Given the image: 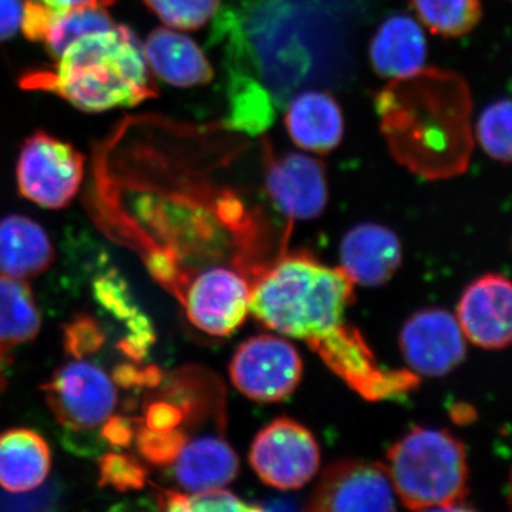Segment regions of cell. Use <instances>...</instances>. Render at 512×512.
<instances>
[{
	"instance_id": "1",
	"label": "cell",
	"mask_w": 512,
	"mask_h": 512,
	"mask_svg": "<svg viewBox=\"0 0 512 512\" xmlns=\"http://www.w3.org/2000/svg\"><path fill=\"white\" fill-rule=\"evenodd\" d=\"M393 80L377 97L393 156L430 180L463 173L473 151L471 99L464 79L420 70Z\"/></svg>"
},
{
	"instance_id": "2",
	"label": "cell",
	"mask_w": 512,
	"mask_h": 512,
	"mask_svg": "<svg viewBox=\"0 0 512 512\" xmlns=\"http://www.w3.org/2000/svg\"><path fill=\"white\" fill-rule=\"evenodd\" d=\"M25 89L55 93L87 113L136 106L157 96L144 49L126 26L74 42L52 69L23 74Z\"/></svg>"
},
{
	"instance_id": "3",
	"label": "cell",
	"mask_w": 512,
	"mask_h": 512,
	"mask_svg": "<svg viewBox=\"0 0 512 512\" xmlns=\"http://www.w3.org/2000/svg\"><path fill=\"white\" fill-rule=\"evenodd\" d=\"M355 284L342 269L306 254L284 255L251 285L249 312L265 328L312 348L345 326Z\"/></svg>"
},
{
	"instance_id": "4",
	"label": "cell",
	"mask_w": 512,
	"mask_h": 512,
	"mask_svg": "<svg viewBox=\"0 0 512 512\" xmlns=\"http://www.w3.org/2000/svg\"><path fill=\"white\" fill-rule=\"evenodd\" d=\"M409 510H458L468 493L466 447L446 430L417 427L394 443L384 464Z\"/></svg>"
},
{
	"instance_id": "5",
	"label": "cell",
	"mask_w": 512,
	"mask_h": 512,
	"mask_svg": "<svg viewBox=\"0 0 512 512\" xmlns=\"http://www.w3.org/2000/svg\"><path fill=\"white\" fill-rule=\"evenodd\" d=\"M43 387L46 403L67 430L90 433L103 429L117 407L116 379L86 356H73Z\"/></svg>"
},
{
	"instance_id": "6",
	"label": "cell",
	"mask_w": 512,
	"mask_h": 512,
	"mask_svg": "<svg viewBox=\"0 0 512 512\" xmlns=\"http://www.w3.org/2000/svg\"><path fill=\"white\" fill-rule=\"evenodd\" d=\"M249 463L259 480L278 490H298L318 474L320 450L311 431L281 417L256 434Z\"/></svg>"
},
{
	"instance_id": "7",
	"label": "cell",
	"mask_w": 512,
	"mask_h": 512,
	"mask_svg": "<svg viewBox=\"0 0 512 512\" xmlns=\"http://www.w3.org/2000/svg\"><path fill=\"white\" fill-rule=\"evenodd\" d=\"M84 160L79 151L43 131L23 144L18 161V185L23 197L40 207H66L82 184Z\"/></svg>"
},
{
	"instance_id": "8",
	"label": "cell",
	"mask_w": 512,
	"mask_h": 512,
	"mask_svg": "<svg viewBox=\"0 0 512 512\" xmlns=\"http://www.w3.org/2000/svg\"><path fill=\"white\" fill-rule=\"evenodd\" d=\"M301 355L282 336L258 335L239 345L229 375L239 392L255 402H281L302 379Z\"/></svg>"
},
{
	"instance_id": "9",
	"label": "cell",
	"mask_w": 512,
	"mask_h": 512,
	"mask_svg": "<svg viewBox=\"0 0 512 512\" xmlns=\"http://www.w3.org/2000/svg\"><path fill=\"white\" fill-rule=\"evenodd\" d=\"M178 301L195 328L225 338L247 319L251 285L237 269L208 266L192 276Z\"/></svg>"
},
{
	"instance_id": "10",
	"label": "cell",
	"mask_w": 512,
	"mask_h": 512,
	"mask_svg": "<svg viewBox=\"0 0 512 512\" xmlns=\"http://www.w3.org/2000/svg\"><path fill=\"white\" fill-rule=\"evenodd\" d=\"M308 510L394 511L396 494L383 464L340 460L323 471Z\"/></svg>"
},
{
	"instance_id": "11",
	"label": "cell",
	"mask_w": 512,
	"mask_h": 512,
	"mask_svg": "<svg viewBox=\"0 0 512 512\" xmlns=\"http://www.w3.org/2000/svg\"><path fill=\"white\" fill-rule=\"evenodd\" d=\"M400 352L414 375L446 376L464 362L466 336L450 312L427 308L404 323L399 338Z\"/></svg>"
},
{
	"instance_id": "12",
	"label": "cell",
	"mask_w": 512,
	"mask_h": 512,
	"mask_svg": "<svg viewBox=\"0 0 512 512\" xmlns=\"http://www.w3.org/2000/svg\"><path fill=\"white\" fill-rule=\"evenodd\" d=\"M266 153L265 188L275 207L291 221L319 218L329 201L325 164L301 153Z\"/></svg>"
},
{
	"instance_id": "13",
	"label": "cell",
	"mask_w": 512,
	"mask_h": 512,
	"mask_svg": "<svg viewBox=\"0 0 512 512\" xmlns=\"http://www.w3.org/2000/svg\"><path fill=\"white\" fill-rule=\"evenodd\" d=\"M511 309V282L503 275L487 274L464 289L456 319L471 343L500 350L511 342Z\"/></svg>"
},
{
	"instance_id": "14",
	"label": "cell",
	"mask_w": 512,
	"mask_h": 512,
	"mask_svg": "<svg viewBox=\"0 0 512 512\" xmlns=\"http://www.w3.org/2000/svg\"><path fill=\"white\" fill-rule=\"evenodd\" d=\"M339 256V268L355 286L377 288L387 284L399 271L403 261L402 242L392 229L365 222L346 232Z\"/></svg>"
},
{
	"instance_id": "15",
	"label": "cell",
	"mask_w": 512,
	"mask_h": 512,
	"mask_svg": "<svg viewBox=\"0 0 512 512\" xmlns=\"http://www.w3.org/2000/svg\"><path fill=\"white\" fill-rule=\"evenodd\" d=\"M113 26L104 6L56 10L39 0H32L23 5L20 28L28 39L45 43L47 50L57 59L82 37Z\"/></svg>"
},
{
	"instance_id": "16",
	"label": "cell",
	"mask_w": 512,
	"mask_h": 512,
	"mask_svg": "<svg viewBox=\"0 0 512 512\" xmlns=\"http://www.w3.org/2000/svg\"><path fill=\"white\" fill-rule=\"evenodd\" d=\"M178 487L187 491L225 488L238 476L239 461L227 440L215 434L188 439L165 468Z\"/></svg>"
},
{
	"instance_id": "17",
	"label": "cell",
	"mask_w": 512,
	"mask_h": 512,
	"mask_svg": "<svg viewBox=\"0 0 512 512\" xmlns=\"http://www.w3.org/2000/svg\"><path fill=\"white\" fill-rule=\"evenodd\" d=\"M285 127L296 147L315 154H328L342 143L345 117L332 94L308 90L289 103Z\"/></svg>"
},
{
	"instance_id": "18",
	"label": "cell",
	"mask_w": 512,
	"mask_h": 512,
	"mask_svg": "<svg viewBox=\"0 0 512 512\" xmlns=\"http://www.w3.org/2000/svg\"><path fill=\"white\" fill-rule=\"evenodd\" d=\"M369 57L375 72L384 79L412 76L426 64V35L410 16H390L377 28Z\"/></svg>"
},
{
	"instance_id": "19",
	"label": "cell",
	"mask_w": 512,
	"mask_h": 512,
	"mask_svg": "<svg viewBox=\"0 0 512 512\" xmlns=\"http://www.w3.org/2000/svg\"><path fill=\"white\" fill-rule=\"evenodd\" d=\"M143 49L147 63L165 83L195 87L214 79V69L197 43L175 30H154Z\"/></svg>"
},
{
	"instance_id": "20",
	"label": "cell",
	"mask_w": 512,
	"mask_h": 512,
	"mask_svg": "<svg viewBox=\"0 0 512 512\" xmlns=\"http://www.w3.org/2000/svg\"><path fill=\"white\" fill-rule=\"evenodd\" d=\"M55 261V248L45 229L22 215L0 221V275L15 279L35 278Z\"/></svg>"
},
{
	"instance_id": "21",
	"label": "cell",
	"mask_w": 512,
	"mask_h": 512,
	"mask_svg": "<svg viewBox=\"0 0 512 512\" xmlns=\"http://www.w3.org/2000/svg\"><path fill=\"white\" fill-rule=\"evenodd\" d=\"M49 444L36 431L13 429L0 434V487L9 493H29L50 473Z\"/></svg>"
},
{
	"instance_id": "22",
	"label": "cell",
	"mask_w": 512,
	"mask_h": 512,
	"mask_svg": "<svg viewBox=\"0 0 512 512\" xmlns=\"http://www.w3.org/2000/svg\"><path fill=\"white\" fill-rule=\"evenodd\" d=\"M40 313L23 279L0 275V352L36 338Z\"/></svg>"
},
{
	"instance_id": "23",
	"label": "cell",
	"mask_w": 512,
	"mask_h": 512,
	"mask_svg": "<svg viewBox=\"0 0 512 512\" xmlns=\"http://www.w3.org/2000/svg\"><path fill=\"white\" fill-rule=\"evenodd\" d=\"M410 3L421 23L437 36L467 35L483 16L481 0H410Z\"/></svg>"
},
{
	"instance_id": "24",
	"label": "cell",
	"mask_w": 512,
	"mask_h": 512,
	"mask_svg": "<svg viewBox=\"0 0 512 512\" xmlns=\"http://www.w3.org/2000/svg\"><path fill=\"white\" fill-rule=\"evenodd\" d=\"M477 138L488 157L500 163L511 161V101H494L481 111Z\"/></svg>"
},
{
	"instance_id": "25",
	"label": "cell",
	"mask_w": 512,
	"mask_h": 512,
	"mask_svg": "<svg viewBox=\"0 0 512 512\" xmlns=\"http://www.w3.org/2000/svg\"><path fill=\"white\" fill-rule=\"evenodd\" d=\"M160 508L167 511H255V505L229 493L225 488L204 491H164L160 497Z\"/></svg>"
},
{
	"instance_id": "26",
	"label": "cell",
	"mask_w": 512,
	"mask_h": 512,
	"mask_svg": "<svg viewBox=\"0 0 512 512\" xmlns=\"http://www.w3.org/2000/svg\"><path fill=\"white\" fill-rule=\"evenodd\" d=\"M165 25L180 30L200 29L214 16L220 0H144Z\"/></svg>"
},
{
	"instance_id": "27",
	"label": "cell",
	"mask_w": 512,
	"mask_h": 512,
	"mask_svg": "<svg viewBox=\"0 0 512 512\" xmlns=\"http://www.w3.org/2000/svg\"><path fill=\"white\" fill-rule=\"evenodd\" d=\"M147 481V470L124 454H107L100 461V484L117 491L140 490Z\"/></svg>"
},
{
	"instance_id": "28",
	"label": "cell",
	"mask_w": 512,
	"mask_h": 512,
	"mask_svg": "<svg viewBox=\"0 0 512 512\" xmlns=\"http://www.w3.org/2000/svg\"><path fill=\"white\" fill-rule=\"evenodd\" d=\"M22 0H0V42L18 33L23 18Z\"/></svg>"
},
{
	"instance_id": "29",
	"label": "cell",
	"mask_w": 512,
	"mask_h": 512,
	"mask_svg": "<svg viewBox=\"0 0 512 512\" xmlns=\"http://www.w3.org/2000/svg\"><path fill=\"white\" fill-rule=\"evenodd\" d=\"M50 8L56 10H72L90 8V6H104L106 0H39Z\"/></svg>"
},
{
	"instance_id": "30",
	"label": "cell",
	"mask_w": 512,
	"mask_h": 512,
	"mask_svg": "<svg viewBox=\"0 0 512 512\" xmlns=\"http://www.w3.org/2000/svg\"><path fill=\"white\" fill-rule=\"evenodd\" d=\"M0 353H2V352H0Z\"/></svg>"
}]
</instances>
